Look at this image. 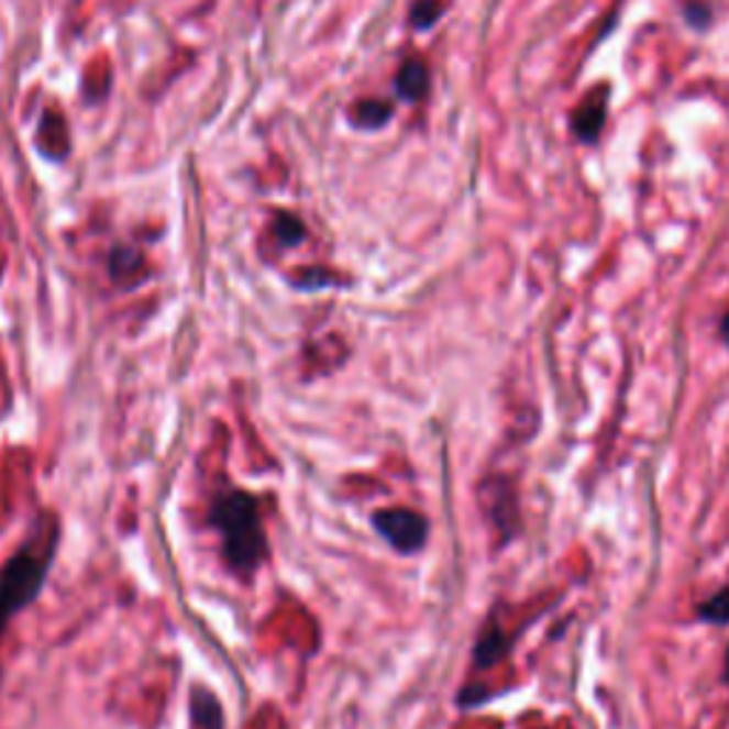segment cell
<instances>
[{"label":"cell","instance_id":"obj_8","mask_svg":"<svg viewBox=\"0 0 729 729\" xmlns=\"http://www.w3.org/2000/svg\"><path fill=\"white\" fill-rule=\"evenodd\" d=\"M505 639H501L499 630H487L485 636L479 639V644H476V664L479 667H490V664H496V661L505 655Z\"/></svg>","mask_w":729,"mask_h":729},{"label":"cell","instance_id":"obj_7","mask_svg":"<svg viewBox=\"0 0 729 729\" xmlns=\"http://www.w3.org/2000/svg\"><path fill=\"white\" fill-rule=\"evenodd\" d=\"M351 118H354L356 125H365V129H376V125L388 123L390 106L383 103V100H362L360 106H354Z\"/></svg>","mask_w":729,"mask_h":729},{"label":"cell","instance_id":"obj_3","mask_svg":"<svg viewBox=\"0 0 729 729\" xmlns=\"http://www.w3.org/2000/svg\"><path fill=\"white\" fill-rule=\"evenodd\" d=\"M371 524L379 535H383L385 542L396 550V553H402V556H413L419 550L424 548L428 542V519L417 510H410V507H383V510H374L371 516Z\"/></svg>","mask_w":729,"mask_h":729},{"label":"cell","instance_id":"obj_10","mask_svg":"<svg viewBox=\"0 0 729 729\" xmlns=\"http://www.w3.org/2000/svg\"><path fill=\"white\" fill-rule=\"evenodd\" d=\"M274 231H277V236L283 240L285 245H294L299 243L302 236H306V231H302V223L299 220H294V217H277V223H274Z\"/></svg>","mask_w":729,"mask_h":729},{"label":"cell","instance_id":"obj_5","mask_svg":"<svg viewBox=\"0 0 729 729\" xmlns=\"http://www.w3.org/2000/svg\"><path fill=\"white\" fill-rule=\"evenodd\" d=\"M191 729H225L223 704L217 702V695L209 687L191 689Z\"/></svg>","mask_w":729,"mask_h":729},{"label":"cell","instance_id":"obj_1","mask_svg":"<svg viewBox=\"0 0 729 729\" xmlns=\"http://www.w3.org/2000/svg\"><path fill=\"white\" fill-rule=\"evenodd\" d=\"M209 521L223 535V559L229 570L240 578H251L268 562V535L259 513L257 496L243 487H220L211 494Z\"/></svg>","mask_w":729,"mask_h":729},{"label":"cell","instance_id":"obj_14","mask_svg":"<svg viewBox=\"0 0 729 729\" xmlns=\"http://www.w3.org/2000/svg\"><path fill=\"white\" fill-rule=\"evenodd\" d=\"M727 681H729V653H727Z\"/></svg>","mask_w":729,"mask_h":729},{"label":"cell","instance_id":"obj_9","mask_svg":"<svg viewBox=\"0 0 729 729\" xmlns=\"http://www.w3.org/2000/svg\"><path fill=\"white\" fill-rule=\"evenodd\" d=\"M702 618L713 621V625H729V587H724V590H718L716 596L704 601Z\"/></svg>","mask_w":729,"mask_h":729},{"label":"cell","instance_id":"obj_13","mask_svg":"<svg viewBox=\"0 0 729 729\" xmlns=\"http://www.w3.org/2000/svg\"><path fill=\"white\" fill-rule=\"evenodd\" d=\"M721 336L729 342V313L721 320Z\"/></svg>","mask_w":729,"mask_h":729},{"label":"cell","instance_id":"obj_6","mask_svg":"<svg viewBox=\"0 0 729 729\" xmlns=\"http://www.w3.org/2000/svg\"><path fill=\"white\" fill-rule=\"evenodd\" d=\"M396 89L402 91L405 98L417 100L422 98L424 89H428V71H424V66L419 60H408L402 66V71H399V77H396Z\"/></svg>","mask_w":729,"mask_h":729},{"label":"cell","instance_id":"obj_4","mask_svg":"<svg viewBox=\"0 0 729 729\" xmlns=\"http://www.w3.org/2000/svg\"><path fill=\"white\" fill-rule=\"evenodd\" d=\"M605 112H607V91L605 89L593 91L590 98L578 106L576 118H573V129H576L578 140L590 143V140L598 137L601 125H605Z\"/></svg>","mask_w":729,"mask_h":729},{"label":"cell","instance_id":"obj_12","mask_svg":"<svg viewBox=\"0 0 729 729\" xmlns=\"http://www.w3.org/2000/svg\"><path fill=\"white\" fill-rule=\"evenodd\" d=\"M687 18H689V21H693V26H704V23L709 21V12H707V9L687 7Z\"/></svg>","mask_w":729,"mask_h":729},{"label":"cell","instance_id":"obj_2","mask_svg":"<svg viewBox=\"0 0 729 729\" xmlns=\"http://www.w3.org/2000/svg\"><path fill=\"white\" fill-rule=\"evenodd\" d=\"M57 548H60V519L46 510L35 521V528L29 530L21 548L0 567V639L9 621L41 596L55 564Z\"/></svg>","mask_w":729,"mask_h":729},{"label":"cell","instance_id":"obj_11","mask_svg":"<svg viewBox=\"0 0 729 729\" xmlns=\"http://www.w3.org/2000/svg\"><path fill=\"white\" fill-rule=\"evenodd\" d=\"M439 12H442V9H439L437 0H422V3H417V9H413V23H417V26H431L439 18Z\"/></svg>","mask_w":729,"mask_h":729}]
</instances>
